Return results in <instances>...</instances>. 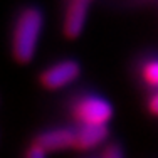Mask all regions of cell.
I'll return each instance as SVG.
<instances>
[{"instance_id": "obj_1", "label": "cell", "mask_w": 158, "mask_h": 158, "mask_svg": "<svg viewBox=\"0 0 158 158\" xmlns=\"http://www.w3.org/2000/svg\"><path fill=\"white\" fill-rule=\"evenodd\" d=\"M44 31V12L37 5H24L14 19L10 32V54L20 66L35 57Z\"/></svg>"}, {"instance_id": "obj_2", "label": "cell", "mask_w": 158, "mask_h": 158, "mask_svg": "<svg viewBox=\"0 0 158 158\" xmlns=\"http://www.w3.org/2000/svg\"><path fill=\"white\" fill-rule=\"evenodd\" d=\"M69 113L77 125H108L114 114V108L103 96L81 94L73 99Z\"/></svg>"}, {"instance_id": "obj_3", "label": "cell", "mask_w": 158, "mask_h": 158, "mask_svg": "<svg viewBox=\"0 0 158 158\" xmlns=\"http://www.w3.org/2000/svg\"><path fill=\"white\" fill-rule=\"evenodd\" d=\"M79 76H81V64L76 59H61L40 71L39 84L46 91H59L77 81Z\"/></svg>"}, {"instance_id": "obj_4", "label": "cell", "mask_w": 158, "mask_h": 158, "mask_svg": "<svg viewBox=\"0 0 158 158\" xmlns=\"http://www.w3.org/2000/svg\"><path fill=\"white\" fill-rule=\"evenodd\" d=\"M37 145H40L49 153L64 152V150H74L76 145V126H59L49 128L46 131H40L34 136Z\"/></svg>"}, {"instance_id": "obj_5", "label": "cell", "mask_w": 158, "mask_h": 158, "mask_svg": "<svg viewBox=\"0 0 158 158\" xmlns=\"http://www.w3.org/2000/svg\"><path fill=\"white\" fill-rule=\"evenodd\" d=\"M89 10V0H67L62 17V34L66 39L74 40L84 31Z\"/></svg>"}, {"instance_id": "obj_6", "label": "cell", "mask_w": 158, "mask_h": 158, "mask_svg": "<svg viewBox=\"0 0 158 158\" xmlns=\"http://www.w3.org/2000/svg\"><path fill=\"white\" fill-rule=\"evenodd\" d=\"M108 138V125H77L76 123V145L77 152H89L103 145Z\"/></svg>"}, {"instance_id": "obj_7", "label": "cell", "mask_w": 158, "mask_h": 158, "mask_svg": "<svg viewBox=\"0 0 158 158\" xmlns=\"http://www.w3.org/2000/svg\"><path fill=\"white\" fill-rule=\"evenodd\" d=\"M140 76L145 86L150 89H158V57L146 59L140 67Z\"/></svg>"}, {"instance_id": "obj_8", "label": "cell", "mask_w": 158, "mask_h": 158, "mask_svg": "<svg viewBox=\"0 0 158 158\" xmlns=\"http://www.w3.org/2000/svg\"><path fill=\"white\" fill-rule=\"evenodd\" d=\"M25 158H44L47 155V152L40 145H37L35 141H31V145L27 146V150L24 152Z\"/></svg>"}, {"instance_id": "obj_9", "label": "cell", "mask_w": 158, "mask_h": 158, "mask_svg": "<svg viewBox=\"0 0 158 158\" xmlns=\"http://www.w3.org/2000/svg\"><path fill=\"white\" fill-rule=\"evenodd\" d=\"M123 155H125V152L119 145H108L106 148L101 150V156L104 158H121Z\"/></svg>"}, {"instance_id": "obj_10", "label": "cell", "mask_w": 158, "mask_h": 158, "mask_svg": "<svg viewBox=\"0 0 158 158\" xmlns=\"http://www.w3.org/2000/svg\"><path fill=\"white\" fill-rule=\"evenodd\" d=\"M148 111L153 116H158V89H155V93L148 99Z\"/></svg>"}]
</instances>
